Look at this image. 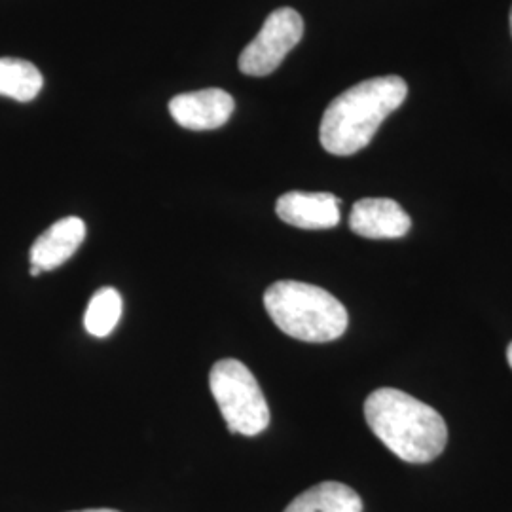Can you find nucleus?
Wrapping results in <instances>:
<instances>
[{"mask_svg": "<svg viewBox=\"0 0 512 512\" xmlns=\"http://www.w3.org/2000/svg\"><path fill=\"white\" fill-rule=\"evenodd\" d=\"M412 220L395 200L365 198L353 205L349 228L366 239H399L410 232Z\"/></svg>", "mask_w": 512, "mask_h": 512, "instance_id": "nucleus-7", "label": "nucleus"}, {"mask_svg": "<svg viewBox=\"0 0 512 512\" xmlns=\"http://www.w3.org/2000/svg\"><path fill=\"white\" fill-rule=\"evenodd\" d=\"M264 306L287 336L325 344L348 330V310L329 291L302 281H277L264 293Z\"/></svg>", "mask_w": 512, "mask_h": 512, "instance_id": "nucleus-3", "label": "nucleus"}, {"mask_svg": "<svg viewBox=\"0 0 512 512\" xmlns=\"http://www.w3.org/2000/svg\"><path fill=\"white\" fill-rule=\"evenodd\" d=\"M507 361H509V365L512 368V342L509 344V349H507Z\"/></svg>", "mask_w": 512, "mask_h": 512, "instance_id": "nucleus-15", "label": "nucleus"}, {"mask_svg": "<svg viewBox=\"0 0 512 512\" xmlns=\"http://www.w3.org/2000/svg\"><path fill=\"white\" fill-rule=\"evenodd\" d=\"M40 274H42V270H40L38 266H31V275H33V277H38Z\"/></svg>", "mask_w": 512, "mask_h": 512, "instance_id": "nucleus-13", "label": "nucleus"}, {"mask_svg": "<svg viewBox=\"0 0 512 512\" xmlns=\"http://www.w3.org/2000/svg\"><path fill=\"white\" fill-rule=\"evenodd\" d=\"M275 213L302 230H327L340 222V200L329 192H287L275 203Z\"/></svg>", "mask_w": 512, "mask_h": 512, "instance_id": "nucleus-8", "label": "nucleus"}, {"mask_svg": "<svg viewBox=\"0 0 512 512\" xmlns=\"http://www.w3.org/2000/svg\"><path fill=\"white\" fill-rule=\"evenodd\" d=\"M44 78L37 67L25 59L0 57V95L19 103H29L42 90Z\"/></svg>", "mask_w": 512, "mask_h": 512, "instance_id": "nucleus-11", "label": "nucleus"}, {"mask_svg": "<svg viewBox=\"0 0 512 512\" xmlns=\"http://www.w3.org/2000/svg\"><path fill=\"white\" fill-rule=\"evenodd\" d=\"M78 512H120V511H114V509H88V511H78Z\"/></svg>", "mask_w": 512, "mask_h": 512, "instance_id": "nucleus-14", "label": "nucleus"}, {"mask_svg": "<svg viewBox=\"0 0 512 512\" xmlns=\"http://www.w3.org/2000/svg\"><path fill=\"white\" fill-rule=\"evenodd\" d=\"M236 109L234 97L219 88L181 93L169 101L173 120L190 131L222 128Z\"/></svg>", "mask_w": 512, "mask_h": 512, "instance_id": "nucleus-6", "label": "nucleus"}, {"mask_svg": "<svg viewBox=\"0 0 512 512\" xmlns=\"http://www.w3.org/2000/svg\"><path fill=\"white\" fill-rule=\"evenodd\" d=\"M209 387L230 433L260 435L270 425V408L253 372L236 359H222L211 368Z\"/></svg>", "mask_w": 512, "mask_h": 512, "instance_id": "nucleus-4", "label": "nucleus"}, {"mask_svg": "<svg viewBox=\"0 0 512 512\" xmlns=\"http://www.w3.org/2000/svg\"><path fill=\"white\" fill-rule=\"evenodd\" d=\"M304 37V19L293 8H279L264 21L255 40L239 55V71L247 76H268Z\"/></svg>", "mask_w": 512, "mask_h": 512, "instance_id": "nucleus-5", "label": "nucleus"}, {"mask_svg": "<svg viewBox=\"0 0 512 512\" xmlns=\"http://www.w3.org/2000/svg\"><path fill=\"white\" fill-rule=\"evenodd\" d=\"M285 512H363V501L346 484L321 482L298 495Z\"/></svg>", "mask_w": 512, "mask_h": 512, "instance_id": "nucleus-10", "label": "nucleus"}, {"mask_svg": "<svg viewBox=\"0 0 512 512\" xmlns=\"http://www.w3.org/2000/svg\"><path fill=\"white\" fill-rule=\"evenodd\" d=\"M365 418L372 433L406 463H429L448 442V427L439 412L393 387L368 395Z\"/></svg>", "mask_w": 512, "mask_h": 512, "instance_id": "nucleus-1", "label": "nucleus"}, {"mask_svg": "<svg viewBox=\"0 0 512 512\" xmlns=\"http://www.w3.org/2000/svg\"><path fill=\"white\" fill-rule=\"evenodd\" d=\"M511 35H512V8H511Z\"/></svg>", "mask_w": 512, "mask_h": 512, "instance_id": "nucleus-16", "label": "nucleus"}, {"mask_svg": "<svg viewBox=\"0 0 512 512\" xmlns=\"http://www.w3.org/2000/svg\"><path fill=\"white\" fill-rule=\"evenodd\" d=\"M120 317H122V296L116 289L105 287L93 294L84 315V325L92 336L105 338L116 329Z\"/></svg>", "mask_w": 512, "mask_h": 512, "instance_id": "nucleus-12", "label": "nucleus"}, {"mask_svg": "<svg viewBox=\"0 0 512 512\" xmlns=\"http://www.w3.org/2000/svg\"><path fill=\"white\" fill-rule=\"evenodd\" d=\"M86 239V224L78 217H67L52 224L31 247V266L52 272L65 264Z\"/></svg>", "mask_w": 512, "mask_h": 512, "instance_id": "nucleus-9", "label": "nucleus"}, {"mask_svg": "<svg viewBox=\"0 0 512 512\" xmlns=\"http://www.w3.org/2000/svg\"><path fill=\"white\" fill-rule=\"evenodd\" d=\"M408 95L401 76L387 74L365 80L330 103L319 128L321 145L334 156H351L368 147L385 118Z\"/></svg>", "mask_w": 512, "mask_h": 512, "instance_id": "nucleus-2", "label": "nucleus"}]
</instances>
